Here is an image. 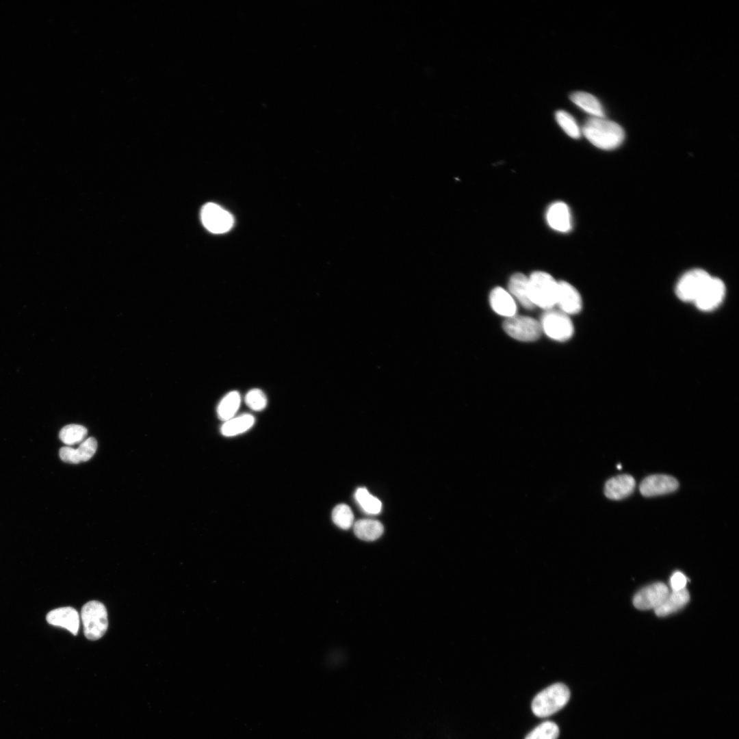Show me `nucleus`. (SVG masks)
Wrapping results in <instances>:
<instances>
[{
  "mask_svg": "<svg viewBox=\"0 0 739 739\" xmlns=\"http://www.w3.org/2000/svg\"><path fill=\"white\" fill-rule=\"evenodd\" d=\"M582 133L595 146L603 150H612L619 146L625 138L623 129L617 122L604 117L588 118Z\"/></svg>",
  "mask_w": 739,
  "mask_h": 739,
  "instance_id": "f257e3e1",
  "label": "nucleus"
},
{
  "mask_svg": "<svg viewBox=\"0 0 739 739\" xmlns=\"http://www.w3.org/2000/svg\"><path fill=\"white\" fill-rule=\"evenodd\" d=\"M528 293L534 306L553 309L557 301L558 282L547 272H534L528 277Z\"/></svg>",
  "mask_w": 739,
  "mask_h": 739,
  "instance_id": "f03ea898",
  "label": "nucleus"
},
{
  "mask_svg": "<svg viewBox=\"0 0 739 739\" xmlns=\"http://www.w3.org/2000/svg\"><path fill=\"white\" fill-rule=\"evenodd\" d=\"M569 698L570 691L567 686L556 683L535 696L532 703V710L536 716L547 717L561 710Z\"/></svg>",
  "mask_w": 739,
  "mask_h": 739,
  "instance_id": "7ed1b4c3",
  "label": "nucleus"
},
{
  "mask_svg": "<svg viewBox=\"0 0 739 739\" xmlns=\"http://www.w3.org/2000/svg\"><path fill=\"white\" fill-rule=\"evenodd\" d=\"M81 617L85 636L91 640L101 638L108 627L107 612L100 601H90L81 608Z\"/></svg>",
  "mask_w": 739,
  "mask_h": 739,
  "instance_id": "20e7f679",
  "label": "nucleus"
},
{
  "mask_svg": "<svg viewBox=\"0 0 739 739\" xmlns=\"http://www.w3.org/2000/svg\"><path fill=\"white\" fill-rule=\"evenodd\" d=\"M542 330L551 339L564 341L571 337L573 326L568 315L560 310L548 309L540 322Z\"/></svg>",
  "mask_w": 739,
  "mask_h": 739,
  "instance_id": "39448f33",
  "label": "nucleus"
},
{
  "mask_svg": "<svg viewBox=\"0 0 739 739\" xmlns=\"http://www.w3.org/2000/svg\"><path fill=\"white\" fill-rule=\"evenodd\" d=\"M503 328L509 336L522 341L538 339L542 331L541 324L536 320L528 316L516 315L507 317L504 321Z\"/></svg>",
  "mask_w": 739,
  "mask_h": 739,
  "instance_id": "423d86ee",
  "label": "nucleus"
},
{
  "mask_svg": "<svg viewBox=\"0 0 739 739\" xmlns=\"http://www.w3.org/2000/svg\"><path fill=\"white\" fill-rule=\"evenodd\" d=\"M710 277L711 275L702 269H692L686 272L676 285L677 296L684 302L694 303Z\"/></svg>",
  "mask_w": 739,
  "mask_h": 739,
  "instance_id": "0eeeda50",
  "label": "nucleus"
},
{
  "mask_svg": "<svg viewBox=\"0 0 739 739\" xmlns=\"http://www.w3.org/2000/svg\"><path fill=\"white\" fill-rule=\"evenodd\" d=\"M200 216L204 226L213 233H224L229 231L234 223L229 212L213 203L203 206Z\"/></svg>",
  "mask_w": 739,
  "mask_h": 739,
  "instance_id": "6e6552de",
  "label": "nucleus"
},
{
  "mask_svg": "<svg viewBox=\"0 0 739 739\" xmlns=\"http://www.w3.org/2000/svg\"><path fill=\"white\" fill-rule=\"evenodd\" d=\"M725 291L726 289L723 281L711 276L694 304L701 311H712L721 304L725 296Z\"/></svg>",
  "mask_w": 739,
  "mask_h": 739,
  "instance_id": "1a4fd4ad",
  "label": "nucleus"
},
{
  "mask_svg": "<svg viewBox=\"0 0 739 739\" xmlns=\"http://www.w3.org/2000/svg\"><path fill=\"white\" fill-rule=\"evenodd\" d=\"M668 586L662 582H656L640 589L634 597V606L642 610H653L658 608L669 593Z\"/></svg>",
  "mask_w": 739,
  "mask_h": 739,
  "instance_id": "9d476101",
  "label": "nucleus"
},
{
  "mask_svg": "<svg viewBox=\"0 0 739 739\" xmlns=\"http://www.w3.org/2000/svg\"><path fill=\"white\" fill-rule=\"evenodd\" d=\"M678 487L679 482L674 477L664 474H654L643 480L639 486V490L645 497H653L674 492Z\"/></svg>",
  "mask_w": 739,
  "mask_h": 739,
  "instance_id": "9b49d317",
  "label": "nucleus"
},
{
  "mask_svg": "<svg viewBox=\"0 0 739 739\" xmlns=\"http://www.w3.org/2000/svg\"><path fill=\"white\" fill-rule=\"evenodd\" d=\"M556 304L560 311L568 314H576L582 307L580 294L578 290L566 281L558 282V295Z\"/></svg>",
  "mask_w": 739,
  "mask_h": 739,
  "instance_id": "f8f14e48",
  "label": "nucleus"
},
{
  "mask_svg": "<svg viewBox=\"0 0 739 739\" xmlns=\"http://www.w3.org/2000/svg\"><path fill=\"white\" fill-rule=\"evenodd\" d=\"M47 622L53 625L63 627L73 635H77L79 627V616L71 607H62L50 611L47 617Z\"/></svg>",
  "mask_w": 739,
  "mask_h": 739,
  "instance_id": "ddd939ff",
  "label": "nucleus"
},
{
  "mask_svg": "<svg viewBox=\"0 0 739 739\" xmlns=\"http://www.w3.org/2000/svg\"><path fill=\"white\" fill-rule=\"evenodd\" d=\"M549 226L554 230L567 233L571 229V216L567 205L563 202L552 203L546 213Z\"/></svg>",
  "mask_w": 739,
  "mask_h": 739,
  "instance_id": "4468645a",
  "label": "nucleus"
},
{
  "mask_svg": "<svg viewBox=\"0 0 739 739\" xmlns=\"http://www.w3.org/2000/svg\"><path fill=\"white\" fill-rule=\"evenodd\" d=\"M634 478L629 474H621L610 478L605 484V495L613 500L628 497L634 490Z\"/></svg>",
  "mask_w": 739,
  "mask_h": 739,
  "instance_id": "2eb2a0df",
  "label": "nucleus"
},
{
  "mask_svg": "<svg viewBox=\"0 0 739 739\" xmlns=\"http://www.w3.org/2000/svg\"><path fill=\"white\" fill-rule=\"evenodd\" d=\"M97 448V442L93 437H89L83 441L77 448L63 447L60 450L61 459L68 463H79L90 459L95 454Z\"/></svg>",
  "mask_w": 739,
  "mask_h": 739,
  "instance_id": "dca6fc26",
  "label": "nucleus"
},
{
  "mask_svg": "<svg viewBox=\"0 0 739 739\" xmlns=\"http://www.w3.org/2000/svg\"><path fill=\"white\" fill-rule=\"evenodd\" d=\"M489 302L493 310L500 315L509 317L515 315L517 312V306L513 298L510 294L500 287H497L491 291Z\"/></svg>",
  "mask_w": 739,
  "mask_h": 739,
  "instance_id": "f3484780",
  "label": "nucleus"
},
{
  "mask_svg": "<svg viewBox=\"0 0 739 739\" xmlns=\"http://www.w3.org/2000/svg\"><path fill=\"white\" fill-rule=\"evenodd\" d=\"M508 290L525 309L532 310L534 308L529 297L528 277L526 275L514 274L509 280Z\"/></svg>",
  "mask_w": 739,
  "mask_h": 739,
  "instance_id": "a211bd4d",
  "label": "nucleus"
},
{
  "mask_svg": "<svg viewBox=\"0 0 739 739\" xmlns=\"http://www.w3.org/2000/svg\"><path fill=\"white\" fill-rule=\"evenodd\" d=\"M690 599L687 589L669 592L662 604L654 610L658 617H665L684 607Z\"/></svg>",
  "mask_w": 739,
  "mask_h": 739,
  "instance_id": "6ab92c4d",
  "label": "nucleus"
},
{
  "mask_svg": "<svg viewBox=\"0 0 739 739\" xmlns=\"http://www.w3.org/2000/svg\"><path fill=\"white\" fill-rule=\"evenodd\" d=\"M571 101L593 117H604L603 107L593 94L582 92H574L570 95Z\"/></svg>",
  "mask_w": 739,
  "mask_h": 739,
  "instance_id": "aec40b11",
  "label": "nucleus"
},
{
  "mask_svg": "<svg viewBox=\"0 0 739 739\" xmlns=\"http://www.w3.org/2000/svg\"><path fill=\"white\" fill-rule=\"evenodd\" d=\"M255 423V418L250 414H243L224 422L220 428L222 435L233 437L249 430Z\"/></svg>",
  "mask_w": 739,
  "mask_h": 739,
  "instance_id": "412c9836",
  "label": "nucleus"
},
{
  "mask_svg": "<svg viewBox=\"0 0 739 739\" xmlns=\"http://www.w3.org/2000/svg\"><path fill=\"white\" fill-rule=\"evenodd\" d=\"M383 524L374 519H363L358 520L354 526L355 535L363 541H374L383 532Z\"/></svg>",
  "mask_w": 739,
  "mask_h": 739,
  "instance_id": "4be33fe9",
  "label": "nucleus"
},
{
  "mask_svg": "<svg viewBox=\"0 0 739 739\" xmlns=\"http://www.w3.org/2000/svg\"><path fill=\"white\" fill-rule=\"evenodd\" d=\"M241 402L239 392L232 391L220 400L217 406V415L220 419L226 422L233 417L238 411Z\"/></svg>",
  "mask_w": 739,
  "mask_h": 739,
  "instance_id": "5701e85b",
  "label": "nucleus"
},
{
  "mask_svg": "<svg viewBox=\"0 0 739 739\" xmlns=\"http://www.w3.org/2000/svg\"><path fill=\"white\" fill-rule=\"evenodd\" d=\"M355 498L363 510L369 514H378L381 510L382 504L376 497L371 495L365 488H359L355 493Z\"/></svg>",
  "mask_w": 739,
  "mask_h": 739,
  "instance_id": "b1692460",
  "label": "nucleus"
},
{
  "mask_svg": "<svg viewBox=\"0 0 739 739\" xmlns=\"http://www.w3.org/2000/svg\"><path fill=\"white\" fill-rule=\"evenodd\" d=\"M555 118L562 130L571 138L578 139L582 131L575 118L565 110H558Z\"/></svg>",
  "mask_w": 739,
  "mask_h": 739,
  "instance_id": "393cba45",
  "label": "nucleus"
},
{
  "mask_svg": "<svg viewBox=\"0 0 739 739\" xmlns=\"http://www.w3.org/2000/svg\"><path fill=\"white\" fill-rule=\"evenodd\" d=\"M88 433L87 429L81 425L69 424L62 428L60 432L61 441L67 445L82 442Z\"/></svg>",
  "mask_w": 739,
  "mask_h": 739,
  "instance_id": "a878e982",
  "label": "nucleus"
},
{
  "mask_svg": "<svg viewBox=\"0 0 739 739\" xmlns=\"http://www.w3.org/2000/svg\"><path fill=\"white\" fill-rule=\"evenodd\" d=\"M559 736L558 725L552 721H545L531 731L525 739H556Z\"/></svg>",
  "mask_w": 739,
  "mask_h": 739,
  "instance_id": "bb28decb",
  "label": "nucleus"
},
{
  "mask_svg": "<svg viewBox=\"0 0 739 739\" xmlns=\"http://www.w3.org/2000/svg\"><path fill=\"white\" fill-rule=\"evenodd\" d=\"M332 519L339 528L347 530L352 524L354 515L351 508L345 504L336 506L332 512Z\"/></svg>",
  "mask_w": 739,
  "mask_h": 739,
  "instance_id": "cd10ccee",
  "label": "nucleus"
},
{
  "mask_svg": "<svg viewBox=\"0 0 739 739\" xmlns=\"http://www.w3.org/2000/svg\"><path fill=\"white\" fill-rule=\"evenodd\" d=\"M245 402L250 409L259 411L266 406L267 398L261 390L252 389L246 393Z\"/></svg>",
  "mask_w": 739,
  "mask_h": 739,
  "instance_id": "c85d7f7f",
  "label": "nucleus"
},
{
  "mask_svg": "<svg viewBox=\"0 0 739 739\" xmlns=\"http://www.w3.org/2000/svg\"><path fill=\"white\" fill-rule=\"evenodd\" d=\"M687 579L684 573L680 571L675 572L670 579V584L672 591H677L686 588Z\"/></svg>",
  "mask_w": 739,
  "mask_h": 739,
  "instance_id": "c756f323",
  "label": "nucleus"
},
{
  "mask_svg": "<svg viewBox=\"0 0 739 739\" xmlns=\"http://www.w3.org/2000/svg\"><path fill=\"white\" fill-rule=\"evenodd\" d=\"M617 468L621 469V465H618Z\"/></svg>",
  "mask_w": 739,
  "mask_h": 739,
  "instance_id": "7c9ffc66",
  "label": "nucleus"
}]
</instances>
